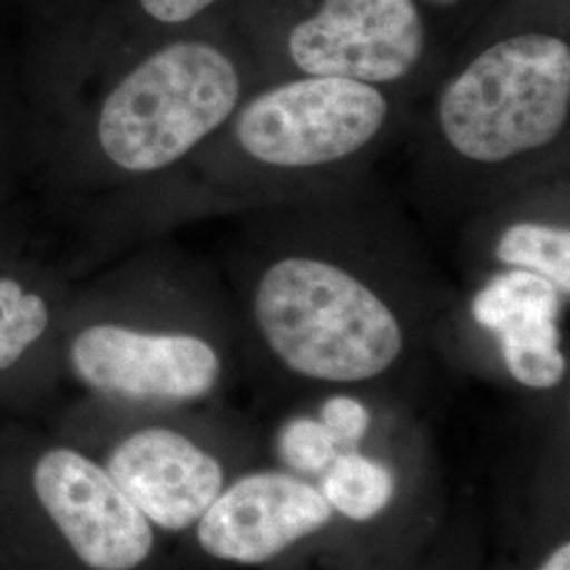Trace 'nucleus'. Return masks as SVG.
<instances>
[{
    "instance_id": "5",
    "label": "nucleus",
    "mask_w": 570,
    "mask_h": 570,
    "mask_svg": "<svg viewBox=\"0 0 570 570\" xmlns=\"http://www.w3.org/2000/svg\"><path fill=\"white\" fill-rule=\"evenodd\" d=\"M271 77H338L406 98L431 68L433 37L416 0H292L266 28Z\"/></svg>"
},
{
    "instance_id": "13",
    "label": "nucleus",
    "mask_w": 570,
    "mask_h": 570,
    "mask_svg": "<svg viewBox=\"0 0 570 570\" xmlns=\"http://www.w3.org/2000/svg\"><path fill=\"white\" fill-rule=\"evenodd\" d=\"M49 326V306L13 277H0V370L16 366Z\"/></svg>"
},
{
    "instance_id": "10",
    "label": "nucleus",
    "mask_w": 570,
    "mask_h": 570,
    "mask_svg": "<svg viewBox=\"0 0 570 570\" xmlns=\"http://www.w3.org/2000/svg\"><path fill=\"white\" fill-rule=\"evenodd\" d=\"M569 298L541 275L494 271L473 294L475 324L492 332L511 376L530 389H553L567 374L560 320Z\"/></svg>"
},
{
    "instance_id": "3",
    "label": "nucleus",
    "mask_w": 570,
    "mask_h": 570,
    "mask_svg": "<svg viewBox=\"0 0 570 570\" xmlns=\"http://www.w3.org/2000/svg\"><path fill=\"white\" fill-rule=\"evenodd\" d=\"M404 96L338 77L256 82L225 127L226 178L237 197L292 204L343 193L387 146L404 119Z\"/></svg>"
},
{
    "instance_id": "15",
    "label": "nucleus",
    "mask_w": 570,
    "mask_h": 570,
    "mask_svg": "<svg viewBox=\"0 0 570 570\" xmlns=\"http://www.w3.org/2000/svg\"><path fill=\"white\" fill-rule=\"evenodd\" d=\"M320 421L338 446H355L370 428V412L348 395H334L322 406Z\"/></svg>"
},
{
    "instance_id": "17",
    "label": "nucleus",
    "mask_w": 570,
    "mask_h": 570,
    "mask_svg": "<svg viewBox=\"0 0 570 570\" xmlns=\"http://www.w3.org/2000/svg\"><path fill=\"white\" fill-rule=\"evenodd\" d=\"M421 4V9L428 13H444V11H456L463 4H468L469 0H416Z\"/></svg>"
},
{
    "instance_id": "4",
    "label": "nucleus",
    "mask_w": 570,
    "mask_h": 570,
    "mask_svg": "<svg viewBox=\"0 0 570 570\" xmlns=\"http://www.w3.org/2000/svg\"><path fill=\"white\" fill-rule=\"evenodd\" d=\"M258 81L249 58L225 42L161 45L104 96L96 119L104 159L129 176L161 174L207 146Z\"/></svg>"
},
{
    "instance_id": "16",
    "label": "nucleus",
    "mask_w": 570,
    "mask_h": 570,
    "mask_svg": "<svg viewBox=\"0 0 570 570\" xmlns=\"http://www.w3.org/2000/svg\"><path fill=\"white\" fill-rule=\"evenodd\" d=\"M144 13L157 23L183 26L202 18L220 0H138Z\"/></svg>"
},
{
    "instance_id": "11",
    "label": "nucleus",
    "mask_w": 570,
    "mask_h": 570,
    "mask_svg": "<svg viewBox=\"0 0 570 570\" xmlns=\"http://www.w3.org/2000/svg\"><path fill=\"white\" fill-rule=\"evenodd\" d=\"M539 186V184H537ZM532 188L522 197L511 195L497 204L508 212H494V226L484 228L482 263L494 271H529L546 277L567 298L570 296V225L567 207L539 204Z\"/></svg>"
},
{
    "instance_id": "18",
    "label": "nucleus",
    "mask_w": 570,
    "mask_h": 570,
    "mask_svg": "<svg viewBox=\"0 0 570 570\" xmlns=\"http://www.w3.org/2000/svg\"><path fill=\"white\" fill-rule=\"evenodd\" d=\"M539 570H570V548L569 543H564L562 548L551 553L548 562Z\"/></svg>"
},
{
    "instance_id": "2",
    "label": "nucleus",
    "mask_w": 570,
    "mask_h": 570,
    "mask_svg": "<svg viewBox=\"0 0 570 570\" xmlns=\"http://www.w3.org/2000/svg\"><path fill=\"white\" fill-rule=\"evenodd\" d=\"M569 131V37L550 26H513L438 79L423 153L456 199L494 205L548 183Z\"/></svg>"
},
{
    "instance_id": "1",
    "label": "nucleus",
    "mask_w": 570,
    "mask_h": 570,
    "mask_svg": "<svg viewBox=\"0 0 570 570\" xmlns=\"http://www.w3.org/2000/svg\"><path fill=\"white\" fill-rule=\"evenodd\" d=\"M336 195L275 204L245 265L254 266L252 311L273 355L298 376L364 383L385 374L406 346L400 315L376 268L397 252L357 230Z\"/></svg>"
},
{
    "instance_id": "9",
    "label": "nucleus",
    "mask_w": 570,
    "mask_h": 570,
    "mask_svg": "<svg viewBox=\"0 0 570 570\" xmlns=\"http://www.w3.org/2000/svg\"><path fill=\"white\" fill-rule=\"evenodd\" d=\"M106 471L144 518L165 530L199 522L223 490L218 461L171 429L129 435L110 454Z\"/></svg>"
},
{
    "instance_id": "12",
    "label": "nucleus",
    "mask_w": 570,
    "mask_h": 570,
    "mask_svg": "<svg viewBox=\"0 0 570 570\" xmlns=\"http://www.w3.org/2000/svg\"><path fill=\"white\" fill-rule=\"evenodd\" d=\"M395 480L385 465L355 452L336 454L324 475V499L351 520H370L387 508Z\"/></svg>"
},
{
    "instance_id": "7",
    "label": "nucleus",
    "mask_w": 570,
    "mask_h": 570,
    "mask_svg": "<svg viewBox=\"0 0 570 570\" xmlns=\"http://www.w3.org/2000/svg\"><path fill=\"white\" fill-rule=\"evenodd\" d=\"M42 508L68 546L94 570H131L153 550L150 522L106 469L81 452H45L32 473Z\"/></svg>"
},
{
    "instance_id": "6",
    "label": "nucleus",
    "mask_w": 570,
    "mask_h": 570,
    "mask_svg": "<svg viewBox=\"0 0 570 570\" xmlns=\"http://www.w3.org/2000/svg\"><path fill=\"white\" fill-rule=\"evenodd\" d=\"M70 364L87 387L136 402L199 400L223 374L218 351L202 336L119 324L79 332L70 346Z\"/></svg>"
},
{
    "instance_id": "8",
    "label": "nucleus",
    "mask_w": 570,
    "mask_h": 570,
    "mask_svg": "<svg viewBox=\"0 0 570 570\" xmlns=\"http://www.w3.org/2000/svg\"><path fill=\"white\" fill-rule=\"evenodd\" d=\"M330 518L322 490L284 473H254L205 511L199 543L212 558L261 564L324 529Z\"/></svg>"
},
{
    "instance_id": "14",
    "label": "nucleus",
    "mask_w": 570,
    "mask_h": 570,
    "mask_svg": "<svg viewBox=\"0 0 570 570\" xmlns=\"http://www.w3.org/2000/svg\"><path fill=\"white\" fill-rule=\"evenodd\" d=\"M277 449L285 465L303 473H320L326 471L341 446L327 433L322 421L294 419L282 429Z\"/></svg>"
}]
</instances>
